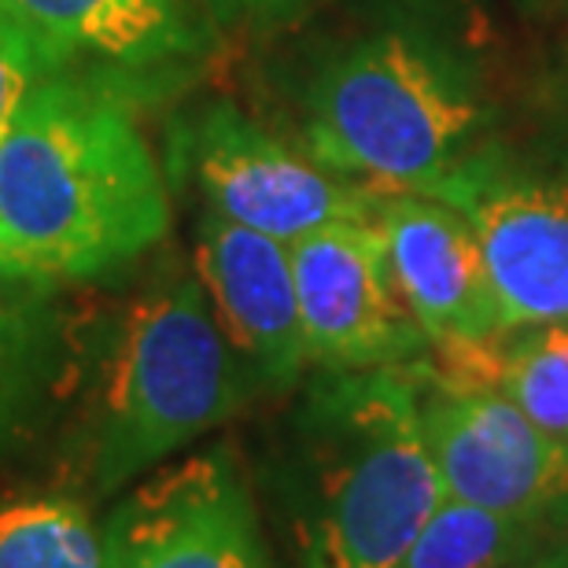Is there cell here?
<instances>
[{
	"label": "cell",
	"mask_w": 568,
	"mask_h": 568,
	"mask_svg": "<svg viewBox=\"0 0 568 568\" xmlns=\"http://www.w3.org/2000/svg\"><path fill=\"white\" fill-rule=\"evenodd\" d=\"M170 230V196L130 104L60 71L0 130V252L60 284L138 263Z\"/></svg>",
	"instance_id": "cell-1"
},
{
	"label": "cell",
	"mask_w": 568,
	"mask_h": 568,
	"mask_svg": "<svg viewBox=\"0 0 568 568\" xmlns=\"http://www.w3.org/2000/svg\"><path fill=\"white\" fill-rule=\"evenodd\" d=\"M255 373L236 355L196 274H170L115 317L85 422L100 495L126 487L247 403Z\"/></svg>",
	"instance_id": "cell-2"
},
{
	"label": "cell",
	"mask_w": 568,
	"mask_h": 568,
	"mask_svg": "<svg viewBox=\"0 0 568 568\" xmlns=\"http://www.w3.org/2000/svg\"><path fill=\"white\" fill-rule=\"evenodd\" d=\"M484 104L428 41L377 33L317 74L306 97V152L384 192L454 203L487 166Z\"/></svg>",
	"instance_id": "cell-3"
},
{
	"label": "cell",
	"mask_w": 568,
	"mask_h": 568,
	"mask_svg": "<svg viewBox=\"0 0 568 568\" xmlns=\"http://www.w3.org/2000/svg\"><path fill=\"white\" fill-rule=\"evenodd\" d=\"M317 506L303 568H399L443 506L422 432V358L333 373L311 399Z\"/></svg>",
	"instance_id": "cell-4"
},
{
	"label": "cell",
	"mask_w": 568,
	"mask_h": 568,
	"mask_svg": "<svg viewBox=\"0 0 568 568\" xmlns=\"http://www.w3.org/2000/svg\"><path fill=\"white\" fill-rule=\"evenodd\" d=\"M174 148L207 211L284 244L328 225L377 222L384 189L336 174L311 152H295L233 104L203 108Z\"/></svg>",
	"instance_id": "cell-5"
},
{
	"label": "cell",
	"mask_w": 568,
	"mask_h": 568,
	"mask_svg": "<svg viewBox=\"0 0 568 568\" xmlns=\"http://www.w3.org/2000/svg\"><path fill=\"white\" fill-rule=\"evenodd\" d=\"M422 432L447 498L542 525L568 506V443L503 392L454 384L422 358Z\"/></svg>",
	"instance_id": "cell-6"
},
{
	"label": "cell",
	"mask_w": 568,
	"mask_h": 568,
	"mask_svg": "<svg viewBox=\"0 0 568 568\" xmlns=\"http://www.w3.org/2000/svg\"><path fill=\"white\" fill-rule=\"evenodd\" d=\"M306 358L328 373L406 366L428 336L395 284L377 222L328 225L288 244Z\"/></svg>",
	"instance_id": "cell-7"
},
{
	"label": "cell",
	"mask_w": 568,
	"mask_h": 568,
	"mask_svg": "<svg viewBox=\"0 0 568 568\" xmlns=\"http://www.w3.org/2000/svg\"><path fill=\"white\" fill-rule=\"evenodd\" d=\"M104 536V568H263L252 495L230 450H203L148 476Z\"/></svg>",
	"instance_id": "cell-8"
},
{
	"label": "cell",
	"mask_w": 568,
	"mask_h": 568,
	"mask_svg": "<svg viewBox=\"0 0 568 568\" xmlns=\"http://www.w3.org/2000/svg\"><path fill=\"white\" fill-rule=\"evenodd\" d=\"M196 277L207 303L255 381H300L306 336L288 244L207 211L196 225Z\"/></svg>",
	"instance_id": "cell-9"
},
{
	"label": "cell",
	"mask_w": 568,
	"mask_h": 568,
	"mask_svg": "<svg viewBox=\"0 0 568 568\" xmlns=\"http://www.w3.org/2000/svg\"><path fill=\"white\" fill-rule=\"evenodd\" d=\"M450 207L480 241L498 328L568 322V189L484 166Z\"/></svg>",
	"instance_id": "cell-10"
},
{
	"label": "cell",
	"mask_w": 568,
	"mask_h": 568,
	"mask_svg": "<svg viewBox=\"0 0 568 568\" xmlns=\"http://www.w3.org/2000/svg\"><path fill=\"white\" fill-rule=\"evenodd\" d=\"M377 225L395 284L432 347L503 333L480 241L458 207L417 192H384Z\"/></svg>",
	"instance_id": "cell-11"
},
{
	"label": "cell",
	"mask_w": 568,
	"mask_h": 568,
	"mask_svg": "<svg viewBox=\"0 0 568 568\" xmlns=\"http://www.w3.org/2000/svg\"><path fill=\"white\" fill-rule=\"evenodd\" d=\"M63 292L0 252V450L38 439L82 373V325Z\"/></svg>",
	"instance_id": "cell-12"
},
{
	"label": "cell",
	"mask_w": 568,
	"mask_h": 568,
	"mask_svg": "<svg viewBox=\"0 0 568 568\" xmlns=\"http://www.w3.org/2000/svg\"><path fill=\"white\" fill-rule=\"evenodd\" d=\"M60 71L93 60L108 71H155L192 49L181 0H11Z\"/></svg>",
	"instance_id": "cell-13"
},
{
	"label": "cell",
	"mask_w": 568,
	"mask_h": 568,
	"mask_svg": "<svg viewBox=\"0 0 568 568\" xmlns=\"http://www.w3.org/2000/svg\"><path fill=\"white\" fill-rule=\"evenodd\" d=\"M428 366L443 381L503 392L542 432L568 443V322L432 347Z\"/></svg>",
	"instance_id": "cell-14"
},
{
	"label": "cell",
	"mask_w": 568,
	"mask_h": 568,
	"mask_svg": "<svg viewBox=\"0 0 568 568\" xmlns=\"http://www.w3.org/2000/svg\"><path fill=\"white\" fill-rule=\"evenodd\" d=\"M539 525L443 498L399 568H517L531 554Z\"/></svg>",
	"instance_id": "cell-15"
},
{
	"label": "cell",
	"mask_w": 568,
	"mask_h": 568,
	"mask_svg": "<svg viewBox=\"0 0 568 568\" xmlns=\"http://www.w3.org/2000/svg\"><path fill=\"white\" fill-rule=\"evenodd\" d=\"M0 568H104V536L71 498H22L0 509Z\"/></svg>",
	"instance_id": "cell-16"
},
{
	"label": "cell",
	"mask_w": 568,
	"mask_h": 568,
	"mask_svg": "<svg viewBox=\"0 0 568 568\" xmlns=\"http://www.w3.org/2000/svg\"><path fill=\"white\" fill-rule=\"evenodd\" d=\"M52 74H60V67L41 38L30 30V22L19 16L11 0H0V130L16 115L22 97Z\"/></svg>",
	"instance_id": "cell-17"
},
{
	"label": "cell",
	"mask_w": 568,
	"mask_h": 568,
	"mask_svg": "<svg viewBox=\"0 0 568 568\" xmlns=\"http://www.w3.org/2000/svg\"><path fill=\"white\" fill-rule=\"evenodd\" d=\"M211 4L230 19H274L300 8L303 0H211Z\"/></svg>",
	"instance_id": "cell-18"
},
{
	"label": "cell",
	"mask_w": 568,
	"mask_h": 568,
	"mask_svg": "<svg viewBox=\"0 0 568 568\" xmlns=\"http://www.w3.org/2000/svg\"><path fill=\"white\" fill-rule=\"evenodd\" d=\"M517 568H568V542H558V547L547 550H531Z\"/></svg>",
	"instance_id": "cell-19"
}]
</instances>
